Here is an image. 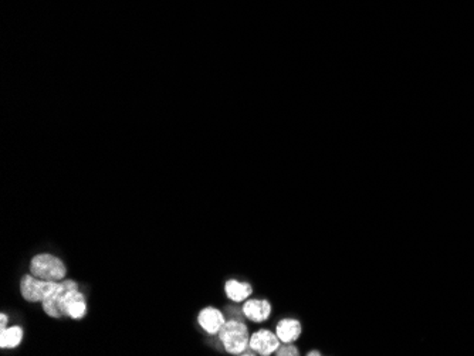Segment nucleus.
<instances>
[{
  "label": "nucleus",
  "instance_id": "9",
  "mask_svg": "<svg viewBox=\"0 0 474 356\" xmlns=\"http://www.w3.org/2000/svg\"><path fill=\"white\" fill-rule=\"evenodd\" d=\"M301 331H303V326H301L300 321L292 319V318L281 319L277 323V328H276V334L283 344L295 342L300 338Z\"/></svg>",
  "mask_w": 474,
  "mask_h": 356
},
{
  "label": "nucleus",
  "instance_id": "1",
  "mask_svg": "<svg viewBox=\"0 0 474 356\" xmlns=\"http://www.w3.org/2000/svg\"><path fill=\"white\" fill-rule=\"evenodd\" d=\"M219 338L225 349L231 355H242L247 348H250L247 326L237 319L225 322L222 330L219 331Z\"/></svg>",
  "mask_w": 474,
  "mask_h": 356
},
{
  "label": "nucleus",
  "instance_id": "6",
  "mask_svg": "<svg viewBox=\"0 0 474 356\" xmlns=\"http://www.w3.org/2000/svg\"><path fill=\"white\" fill-rule=\"evenodd\" d=\"M198 321H199V325L202 326V328L211 335L219 334V331L222 330V326L226 322L222 311H219L218 308H213V307H207V308L202 310L199 312Z\"/></svg>",
  "mask_w": 474,
  "mask_h": 356
},
{
  "label": "nucleus",
  "instance_id": "14",
  "mask_svg": "<svg viewBox=\"0 0 474 356\" xmlns=\"http://www.w3.org/2000/svg\"><path fill=\"white\" fill-rule=\"evenodd\" d=\"M307 355H310V356H314V355H315V356H319L321 353H319L318 350H311V352H310V353H307Z\"/></svg>",
  "mask_w": 474,
  "mask_h": 356
},
{
  "label": "nucleus",
  "instance_id": "10",
  "mask_svg": "<svg viewBox=\"0 0 474 356\" xmlns=\"http://www.w3.org/2000/svg\"><path fill=\"white\" fill-rule=\"evenodd\" d=\"M225 290L229 299L234 303L246 301L253 292V288L249 283H240L237 280H229L225 284Z\"/></svg>",
  "mask_w": 474,
  "mask_h": 356
},
{
  "label": "nucleus",
  "instance_id": "5",
  "mask_svg": "<svg viewBox=\"0 0 474 356\" xmlns=\"http://www.w3.org/2000/svg\"><path fill=\"white\" fill-rule=\"evenodd\" d=\"M280 339L277 334L269 331V330H260L254 332L250 337V348L263 356H269L272 353H276V350L280 346Z\"/></svg>",
  "mask_w": 474,
  "mask_h": 356
},
{
  "label": "nucleus",
  "instance_id": "11",
  "mask_svg": "<svg viewBox=\"0 0 474 356\" xmlns=\"http://www.w3.org/2000/svg\"><path fill=\"white\" fill-rule=\"evenodd\" d=\"M23 339V330L20 326H12V328H3L0 331V346L5 348H16L20 345Z\"/></svg>",
  "mask_w": 474,
  "mask_h": 356
},
{
  "label": "nucleus",
  "instance_id": "4",
  "mask_svg": "<svg viewBox=\"0 0 474 356\" xmlns=\"http://www.w3.org/2000/svg\"><path fill=\"white\" fill-rule=\"evenodd\" d=\"M58 310L62 312V317H70L74 319H81L85 312H87V304H85V296L76 290H69L66 291L60 299H58Z\"/></svg>",
  "mask_w": 474,
  "mask_h": 356
},
{
  "label": "nucleus",
  "instance_id": "12",
  "mask_svg": "<svg viewBox=\"0 0 474 356\" xmlns=\"http://www.w3.org/2000/svg\"><path fill=\"white\" fill-rule=\"evenodd\" d=\"M276 355L277 356H299V349L292 344H284L279 346V349L276 350Z\"/></svg>",
  "mask_w": 474,
  "mask_h": 356
},
{
  "label": "nucleus",
  "instance_id": "13",
  "mask_svg": "<svg viewBox=\"0 0 474 356\" xmlns=\"http://www.w3.org/2000/svg\"><path fill=\"white\" fill-rule=\"evenodd\" d=\"M6 322H8V317L5 315V314H2V315H0V330H3V328H6Z\"/></svg>",
  "mask_w": 474,
  "mask_h": 356
},
{
  "label": "nucleus",
  "instance_id": "8",
  "mask_svg": "<svg viewBox=\"0 0 474 356\" xmlns=\"http://www.w3.org/2000/svg\"><path fill=\"white\" fill-rule=\"evenodd\" d=\"M242 310L245 317L253 322H264L272 315V304L267 300H247Z\"/></svg>",
  "mask_w": 474,
  "mask_h": 356
},
{
  "label": "nucleus",
  "instance_id": "2",
  "mask_svg": "<svg viewBox=\"0 0 474 356\" xmlns=\"http://www.w3.org/2000/svg\"><path fill=\"white\" fill-rule=\"evenodd\" d=\"M30 273L46 281H60L67 274V267L58 257L43 253L32 258Z\"/></svg>",
  "mask_w": 474,
  "mask_h": 356
},
{
  "label": "nucleus",
  "instance_id": "7",
  "mask_svg": "<svg viewBox=\"0 0 474 356\" xmlns=\"http://www.w3.org/2000/svg\"><path fill=\"white\" fill-rule=\"evenodd\" d=\"M76 288H78V284H77L76 281H73V280H64V281H62L60 285H58V288H57L54 292H51L46 300L42 301L44 312H46L47 315H50L51 318H62V312H60V310H58V305H57L58 299H60V296H62L66 291H69V290H76Z\"/></svg>",
  "mask_w": 474,
  "mask_h": 356
},
{
  "label": "nucleus",
  "instance_id": "3",
  "mask_svg": "<svg viewBox=\"0 0 474 356\" xmlns=\"http://www.w3.org/2000/svg\"><path fill=\"white\" fill-rule=\"evenodd\" d=\"M60 283L58 281H46L35 277L33 274H27L21 278L20 290L23 299L28 303H42L47 296L54 292Z\"/></svg>",
  "mask_w": 474,
  "mask_h": 356
}]
</instances>
